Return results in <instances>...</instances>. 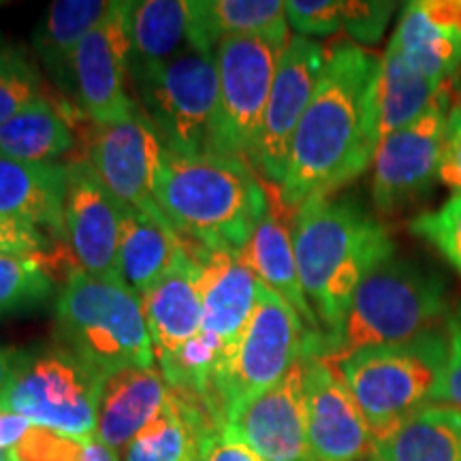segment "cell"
Wrapping results in <instances>:
<instances>
[{"label":"cell","instance_id":"cell-27","mask_svg":"<svg viewBox=\"0 0 461 461\" xmlns=\"http://www.w3.org/2000/svg\"><path fill=\"white\" fill-rule=\"evenodd\" d=\"M180 246V235L169 222L126 207L120 241V280L141 297L171 267Z\"/></svg>","mask_w":461,"mask_h":461},{"label":"cell","instance_id":"cell-13","mask_svg":"<svg viewBox=\"0 0 461 461\" xmlns=\"http://www.w3.org/2000/svg\"><path fill=\"white\" fill-rule=\"evenodd\" d=\"M131 71V41L126 32V3H112L105 17L86 34L71 60V79L84 113L96 126L122 122L137 112L126 92Z\"/></svg>","mask_w":461,"mask_h":461},{"label":"cell","instance_id":"cell-34","mask_svg":"<svg viewBox=\"0 0 461 461\" xmlns=\"http://www.w3.org/2000/svg\"><path fill=\"white\" fill-rule=\"evenodd\" d=\"M86 442L32 425L14 451L20 461H84Z\"/></svg>","mask_w":461,"mask_h":461},{"label":"cell","instance_id":"cell-44","mask_svg":"<svg viewBox=\"0 0 461 461\" xmlns=\"http://www.w3.org/2000/svg\"><path fill=\"white\" fill-rule=\"evenodd\" d=\"M5 48V43H3V34H0V50Z\"/></svg>","mask_w":461,"mask_h":461},{"label":"cell","instance_id":"cell-24","mask_svg":"<svg viewBox=\"0 0 461 461\" xmlns=\"http://www.w3.org/2000/svg\"><path fill=\"white\" fill-rule=\"evenodd\" d=\"M367 461H461V411L428 403L374 438Z\"/></svg>","mask_w":461,"mask_h":461},{"label":"cell","instance_id":"cell-38","mask_svg":"<svg viewBox=\"0 0 461 461\" xmlns=\"http://www.w3.org/2000/svg\"><path fill=\"white\" fill-rule=\"evenodd\" d=\"M438 182L451 190L453 197H461V103L451 107L442 137Z\"/></svg>","mask_w":461,"mask_h":461},{"label":"cell","instance_id":"cell-20","mask_svg":"<svg viewBox=\"0 0 461 461\" xmlns=\"http://www.w3.org/2000/svg\"><path fill=\"white\" fill-rule=\"evenodd\" d=\"M199 278V263L182 241L171 267L140 297L157 357L176 355L184 344L201 333L203 297Z\"/></svg>","mask_w":461,"mask_h":461},{"label":"cell","instance_id":"cell-43","mask_svg":"<svg viewBox=\"0 0 461 461\" xmlns=\"http://www.w3.org/2000/svg\"><path fill=\"white\" fill-rule=\"evenodd\" d=\"M84 461H118V453L103 445L96 438H92V440L86 442Z\"/></svg>","mask_w":461,"mask_h":461},{"label":"cell","instance_id":"cell-37","mask_svg":"<svg viewBox=\"0 0 461 461\" xmlns=\"http://www.w3.org/2000/svg\"><path fill=\"white\" fill-rule=\"evenodd\" d=\"M447 331V363L431 403L453 406L461 411V302L448 312Z\"/></svg>","mask_w":461,"mask_h":461},{"label":"cell","instance_id":"cell-33","mask_svg":"<svg viewBox=\"0 0 461 461\" xmlns=\"http://www.w3.org/2000/svg\"><path fill=\"white\" fill-rule=\"evenodd\" d=\"M417 238L434 246L461 276V197H451L434 212H425L411 222Z\"/></svg>","mask_w":461,"mask_h":461},{"label":"cell","instance_id":"cell-40","mask_svg":"<svg viewBox=\"0 0 461 461\" xmlns=\"http://www.w3.org/2000/svg\"><path fill=\"white\" fill-rule=\"evenodd\" d=\"M201 461H263L258 455L235 434L230 425H224L216 436L207 442Z\"/></svg>","mask_w":461,"mask_h":461},{"label":"cell","instance_id":"cell-25","mask_svg":"<svg viewBox=\"0 0 461 461\" xmlns=\"http://www.w3.org/2000/svg\"><path fill=\"white\" fill-rule=\"evenodd\" d=\"M193 45L216 50L227 37H269L291 41L282 0H190Z\"/></svg>","mask_w":461,"mask_h":461},{"label":"cell","instance_id":"cell-4","mask_svg":"<svg viewBox=\"0 0 461 461\" xmlns=\"http://www.w3.org/2000/svg\"><path fill=\"white\" fill-rule=\"evenodd\" d=\"M448 312L445 276L429 265L393 255L357 286L342 327L322 357L338 359L370 346L408 342L440 327Z\"/></svg>","mask_w":461,"mask_h":461},{"label":"cell","instance_id":"cell-14","mask_svg":"<svg viewBox=\"0 0 461 461\" xmlns=\"http://www.w3.org/2000/svg\"><path fill=\"white\" fill-rule=\"evenodd\" d=\"M124 212L126 205L101 182L90 160L68 165L65 241L79 269L101 278H120Z\"/></svg>","mask_w":461,"mask_h":461},{"label":"cell","instance_id":"cell-16","mask_svg":"<svg viewBox=\"0 0 461 461\" xmlns=\"http://www.w3.org/2000/svg\"><path fill=\"white\" fill-rule=\"evenodd\" d=\"M303 391L308 440L314 461H361L374 436L336 363L303 355Z\"/></svg>","mask_w":461,"mask_h":461},{"label":"cell","instance_id":"cell-39","mask_svg":"<svg viewBox=\"0 0 461 461\" xmlns=\"http://www.w3.org/2000/svg\"><path fill=\"white\" fill-rule=\"evenodd\" d=\"M50 241L31 224L0 216V255L41 257L48 255Z\"/></svg>","mask_w":461,"mask_h":461},{"label":"cell","instance_id":"cell-35","mask_svg":"<svg viewBox=\"0 0 461 461\" xmlns=\"http://www.w3.org/2000/svg\"><path fill=\"white\" fill-rule=\"evenodd\" d=\"M342 9L339 0H288L286 20L299 37L333 34L342 31Z\"/></svg>","mask_w":461,"mask_h":461},{"label":"cell","instance_id":"cell-5","mask_svg":"<svg viewBox=\"0 0 461 461\" xmlns=\"http://www.w3.org/2000/svg\"><path fill=\"white\" fill-rule=\"evenodd\" d=\"M56 336L60 348L105 376L124 367H152L157 357L140 295L120 278L84 269L67 276L56 303Z\"/></svg>","mask_w":461,"mask_h":461},{"label":"cell","instance_id":"cell-7","mask_svg":"<svg viewBox=\"0 0 461 461\" xmlns=\"http://www.w3.org/2000/svg\"><path fill=\"white\" fill-rule=\"evenodd\" d=\"M308 336L314 333L308 331L295 308L258 280L255 310L212 380V402L224 423L295 366Z\"/></svg>","mask_w":461,"mask_h":461},{"label":"cell","instance_id":"cell-23","mask_svg":"<svg viewBox=\"0 0 461 461\" xmlns=\"http://www.w3.org/2000/svg\"><path fill=\"white\" fill-rule=\"evenodd\" d=\"M68 167L0 158V216L65 238Z\"/></svg>","mask_w":461,"mask_h":461},{"label":"cell","instance_id":"cell-9","mask_svg":"<svg viewBox=\"0 0 461 461\" xmlns=\"http://www.w3.org/2000/svg\"><path fill=\"white\" fill-rule=\"evenodd\" d=\"M286 45L288 41L269 37H227L216 45L218 107L210 154L252 167L265 107Z\"/></svg>","mask_w":461,"mask_h":461},{"label":"cell","instance_id":"cell-3","mask_svg":"<svg viewBox=\"0 0 461 461\" xmlns=\"http://www.w3.org/2000/svg\"><path fill=\"white\" fill-rule=\"evenodd\" d=\"M154 197L182 241L207 250L241 252L267 212V186L255 169L221 154L163 148Z\"/></svg>","mask_w":461,"mask_h":461},{"label":"cell","instance_id":"cell-41","mask_svg":"<svg viewBox=\"0 0 461 461\" xmlns=\"http://www.w3.org/2000/svg\"><path fill=\"white\" fill-rule=\"evenodd\" d=\"M31 428V420L20 414L0 411V448H15Z\"/></svg>","mask_w":461,"mask_h":461},{"label":"cell","instance_id":"cell-21","mask_svg":"<svg viewBox=\"0 0 461 461\" xmlns=\"http://www.w3.org/2000/svg\"><path fill=\"white\" fill-rule=\"evenodd\" d=\"M267 212L258 221L255 233L244 248V255L257 278L295 308L310 333L325 336L312 305L305 297L302 280H299L295 246H293V224L286 221L288 207L280 197L278 186L274 184L267 186Z\"/></svg>","mask_w":461,"mask_h":461},{"label":"cell","instance_id":"cell-1","mask_svg":"<svg viewBox=\"0 0 461 461\" xmlns=\"http://www.w3.org/2000/svg\"><path fill=\"white\" fill-rule=\"evenodd\" d=\"M380 67L383 56L361 45L327 50L321 82L293 137L278 186L288 210L331 197L374 163L380 143Z\"/></svg>","mask_w":461,"mask_h":461},{"label":"cell","instance_id":"cell-26","mask_svg":"<svg viewBox=\"0 0 461 461\" xmlns=\"http://www.w3.org/2000/svg\"><path fill=\"white\" fill-rule=\"evenodd\" d=\"M126 32L131 41V67L169 60L193 45L190 0L126 3Z\"/></svg>","mask_w":461,"mask_h":461},{"label":"cell","instance_id":"cell-17","mask_svg":"<svg viewBox=\"0 0 461 461\" xmlns=\"http://www.w3.org/2000/svg\"><path fill=\"white\" fill-rule=\"evenodd\" d=\"M227 425L263 461H314L308 440L303 355L272 389L241 408Z\"/></svg>","mask_w":461,"mask_h":461},{"label":"cell","instance_id":"cell-11","mask_svg":"<svg viewBox=\"0 0 461 461\" xmlns=\"http://www.w3.org/2000/svg\"><path fill=\"white\" fill-rule=\"evenodd\" d=\"M448 112L451 86L420 118L380 140L372 163V199L380 212L403 210L434 188Z\"/></svg>","mask_w":461,"mask_h":461},{"label":"cell","instance_id":"cell-22","mask_svg":"<svg viewBox=\"0 0 461 461\" xmlns=\"http://www.w3.org/2000/svg\"><path fill=\"white\" fill-rule=\"evenodd\" d=\"M169 384L157 367H124L103 383L95 438L118 453L160 412Z\"/></svg>","mask_w":461,"mask_h":461},{"label":"cell","instance_id":"cell-30","mask_svg":"<svg viewBox=\"0 0 461 461\" xmlns=\"http://www.w3.org/2000/svg\"><path fill=\"white\" fill-rule=\"evenodd\" d=\"M447 86H451V82L438 84L408 67L391 50H384L378 86L380 140L420 118Z\"/></svg>","mask_w":461,"mask_h":461},{"label":"cell","instance_id":"cell-8","mask_svg":"<svg viewBox=\"0 0 461 461\" xmlns=\"http://www.w3.org/2000/svg\"><path fill=\"white\" fill-rule=\"evenodd\" d=\"M143 113L165 149L180 154L210 152L218 107L216 50L188 45L157 65L131 67Z\"/></svg>","mask_w":461,"mask_h":461},{"label":"cell","instance_id":"cell-29","mask_svg":"<svg viewBox=\"0 0 461 461\" xmlns=\"http://www.w3.org/2000/svg\"><path fill=\"white\" fill-rule=\"evenodd\" d=\"M112 3L56 0L34 28L32 43L48 71L60 82L71 77V60L84 37L105 17Z\"/></svg>","mask_w":461,"mask_h":461},{"label":"cell","instance_id":"cell-15","mask_svg":"<svg viewBox=\"0 0 461 461\" xmlns=\"http://www.w3.org/2000/svg\"><path fill=\"white\" fill-rule=\"evenodd\" d=\"M160 157L163 143L141 109L122 122L95 124L90 165L101 182L131 210L167 221L154 197Z\"/></svg>","mask_w":461,"mask_h":461},{"label":"cell","instance_id":"cell-2","mask_svg":"<svg viewBox=\"0 0 461 461\" xmlns=\"http://www.w3.org/2000/svg\"><path fill=\"white\" fill-rule=\"evenodd\" d=\"M293 246L303 293L321 330L319 355L336 338L357 286L395 255L389 229L353 199L314 197L295 210Z\"/></svg>","mask_w":461,"mask_h":461},{"label":"cell","instance_id":"cell-18","mask_svg":"<svg viewBox=\"0 0 461 461\" xmlns=\"http://www.w3.org/2000/svg\"><path fill=\"white\" fill-rule=\"evenodd\" d=\"M387 50L438 84L453 82L461 71V0L403 5Z\"/></svg>","mask_w":461,"mask_h":461},{"label":"cell","instance_id":"cell-42","mask_svg":"<svg viewBox=\"0 0 461 461\" xmlns=\"http://www.w3.org/2000/svg\"><path fill=\"white\" fill-rule=\"evenodd\" d=\"M28 359H31V355H24L22 350L0 346V393L7 389V384L17 374L24 370Z\"/></svg>","mask_w":461,"mask_h":461},{"label":"cell","instance_id":"cell-36","mask_svg":"<svg viewBox=\"0 0 461 461\" xmlns=\"http://www.w3.org/2000/svg\"><path fill=\"white\" fill-rule=\"evenodd\" d=\"M393 9V3H367V0L344 3L342 31L353 39L355 45L376 43L383 37Z\"/></svg>","mask_w":461,"mask_h":461},{"label":"cell","instance_id":"cell-19","mask_svg":"<svg viewBox=\"0 0 461 461\" xmlns=\"http://www.w3.org/2000/svg\"><path fill=\"white\" fill-rule=\"evenodd\" d=\"M186 250L199 263L201 297H203V327L201 331L216 338L224 353L244 331L257 305L258 278L241 252L207 250L186 244Z\"/></svg>","mask_w":461,"mask_h":461},{"label":"cell","instance_id":"cell-31","mask_svg":"<svg viewBox=\"0 0 461 461\" xmlns=\"http://www.w3.org/2000/svg\"><path fill=\"white\" fill-rule=\"evenodd\" d=\"M56 258L0 255V316L32 308L51 293Z\"/></svg>","mask_w":461,"mask_h":461},{"label":"cell","instance_id":"cell-10","mask_svg":"<svg viewBox=\"0 0 461 461\" xmlns=\"http://www.w3.org/2000/svg\"><path fill=\"white\" fill-rule=\"evenodd\" d=\"M105 378L65 348H56L28 359L0 393V411L20 414L62 436L92 440Z\"/></svg>","mask_w":461,"mask_h":461},{"label":"cell","instance_id":"cell-6","mask_svg":"<svg viewBox=\"0 0 461 461\" xmlns=\"http://www.w3.org/2000/svg\"><path fill=\"white\" fill-rule=\"evenodd\" d=\"M331 361L376 438L431 403L447 363V331L436 327L408 342L370 346Z\"/></svg>","mask_w":461,"mask_h":461},{"label":"cell","instance_id":"cell-32","mask_svg":"<svg viewBox=\"0 0 461 461\" xmlns=\"http://www.w3.org/2000/svg\"><path fill=\"white\" fill-rule=\"evenodd\" d=\"M41 77L24 50L5 45L0 50V124L41 99Z\"/></svg>","mask_w":461,"mask_h":461},{"label":"cell","instance_id":"cell-12","mask_svg":"<svg viewBox=\"0 0 461 461\" xmlns=\"http://www.w3.org/2000/svg\"><path fill=\"white\" fill-rule=\"evenodd\" d=\"M327 62V50L308 37H291L280 58L278 71L265 107L263 129L252 160L269 184L280 186L286 173V160L293 137L305 109L312 101Z\"/></svg>","mask_w":461,"mask_h":461},{"label":"cell","instance_id":"cell-28","mask_svg":"<svg viewBox=\"0 0 461 461\" xmlns=\"http://www.w3.org/2000/svg\"><path fill=\"white\" fill-rule=\"evenodd\" d=\"M73 124L67 112L41 96L0 124V158L20 163H56L71 152Z\"/></svg>","mask_w":461,"mask_h":461},{"label":"cell","instance_id":"cell-45","mask_svg":"<svg viewBox=\"0 0 461 461\" xmlns=\"http://www.w3.org/2000/svg\"><path fill=\"white\" fill-rule=\"evenodd\" d=\"M457 75H461V71H459V73H457Z\"/></svg>","mask_w":461,"mask_h":461}]
</instances>
